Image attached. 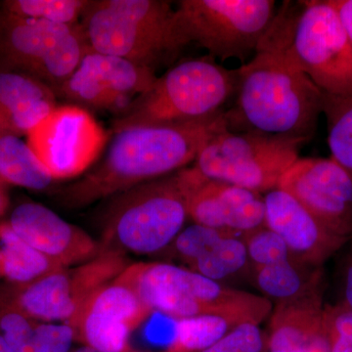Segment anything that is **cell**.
Here are the masks:
<instances>
[{"instance_id": "obj_7", "label": "cell", "mask_w": 352, "mask_h": 352, "mask_svg": "<svg viewBox=\"0 0 352 352\" xmlns=\"http://www.w3.org/2000/svg\"><path fill=\"white\" fill-rule=\"evenodd\" d=\"M188 219L177 171L113 196L106 215L101 250H126L139 254L173 244Z\"/></svg>"}, {"instance_id": "obj_15", "label": "cell", "mask_w": 352, "mask_h": 352, "mask_svg": "<svg viewBox=\"0 0 352 352\" xmlns=\"http://www.w3.org/2000/svg\"><path fill=\"white\" fill-rule=\"evenodd\" d=\"M264 199V226L278 234L292 258L322 266L347 241L322 226L293 196L281 189L271 190Z\"/></svg>"}, {"instance_id": "obj_16", "label": "cell", "mask_w": 352, "mask_h": 352, "mask_svg": "<svg viewBox=\"0 0 352 352\" xmlns=\"http://www.w3.org/2000/svg\"><path fill=\"white\" fill-rule=\"evenodd\" d=\"M242 235L194 223L178 234L173 250L188 270L228 286L239 277L252 279V266Z\"/></svg>"}, {"instance_id": "obj_12", "label": "cell", "mask_w": 352, "mask_h": 352, "mask_svg": "<svg viewBox=\"0 0 352 352\" xmlns=\"http://www.w3.org/2000/svg\"><path fill=\"white\" fill-rule=\"evenodd\" d=\"M108 133L87 109L57 105L28 133V144L51 177H78L92 166L107 145Z\"/></svg>"}, {"instance_id": "obj_28", "label": "cell", "mask_w": 352, "mask_h": 352, "mask_svg": "<svg viewBox=\"0 0 352 352\" xmlns=\"http://www.w3.org/2000/svg\"><path fill=\"white\" fill-rule=\"evenodd\" d=\"M235 327L226 319L210 315L180 319L176 321L170 342L160 352H201Z\"/></svg>"}, {"instance_id": "obj_19", "label": "cell", "mask_w": 352, "mask_h": 352, "mask_svg": "<svg viewBox=\"0 0 352 352\" xmlns=\"http://www.w3.org/2000/svg\"><path fill=\"white\" fill-rule=\"evenodd\" d=\"M52 88L25 74L0 71V136L32 131L57 106Z\"/></svg>"}, {"instance_id": "obj_27", "label": "cell", "mask_w": 352, "mask_h": 352, "mask_svg": "<svg viewBox=\"0 0 352 352\" xmlns=\"http://www.w3.org/2000/svg\"><path fill=\"white\" fill-rule=\"evenodd\" d=\"M78 310L113 315L124 321L131 331L138 328L152 314L133 291L115 280L96 289Z\"/></svg>"}, {"instance_id": "obj_3", "label": "cell", "mask_w": 352, "mask_h": 352, "mask_svg": "<svg viewBox=\"0 0 352 352\" xmlns=\"http://www.w3.org/2000/svg\"><path fill=\"white\" fill-rule=\"evenodd\" d=\"M258 50L281 54L323 94H352V47L330 0L285 2Z\"/></svg>"}, {"instance_id": "obj_11", "label": "cell", "mask_w": 352, "mask_h": 352, "mask_svg": "<svg viewBox=\"0 0 352 352\" xmlns=\"http://www.w3.org/2000/svg\"><path fill=\"white\" fill-rule=\"evenodd\" d=\"M129 265L122 252L101 250L98 256L76 267L23 285L9 305L34 320L66 323L88 296L113 281Z\"/></svg>"}, {"instance_id": "obj_5", "label": "cell", "mask_w": 352, "mask_h": 352, "mask_svg": "<svg viewBox=\"0 0 352 352\" xmlns=\"http://www.w3.org/2000/svg\"><path fill=\"white\" fill-rule=\"evenodd\" d=\"M236 69L214 58L185 60L156 78L113 122V132L138 126L183 124L214 117L235 94Z\"/></svg>"}, {"instance_id": "obj_1", "label": "cell", "mask_w": 352, "mask_h": 352, "mask_svg": "<svg viewBox=\"0 0 352 352\" xmlns=\"http://www.w3.org/2000/svg\"><path fill=\"white\" fill-rule=\"evenodd\" d=\"M226 126L224 112L208 119L126 127L113 132L103 159L87 175L60 192L69 208H82L142 183L183 170L212 134Z\"/></svg>"}, {"instance_id": "obj_17", "label": "cell", "mask_w": 352, "mask_h": 352, "mask_svg": "<svg viewBox=\"0 0 352 352\" xmlns=\"http://www.w3.org/2000/svg\"><path fill=\"white\" fill-rule=\"evenodd\" d=\"M8 223L28 244L66 267L87 263L101 252L85 231L41 204H21Z\"/></svg>"}, {"instance_id": "obj_4", "label": "cell", "mask_w": 352, "mask_h": 352, "mask_svg": "<svg viewBox=\"0 0 352 352\" xmlns=\"http://www.w3.org/2000/svg\"><path fill=\"white\" fill-rule=\"evenodd\" d=\"M115 281L133 291L152 312L176 321L210 315L234 325H259L273 309V303L263 296L217 283L175 264H129Z\"/></svg>"}, {"instance_id": "obj_18", "label": "cell", "mask_w": 352, "mask_h": 352, "mask_svg": "<svg viewBox=\"0 0 352 352\" xmlns=\"http://www.w3.org/2000/svg\"><path fill=\"white\" fill-rule=\"evenodd\" d=\"M323 287L273 305L270 352H329Z\"/></svg>"}, {"instance_id": "obj_35", "label": "cell", "mask_w": 352, "mask_h": 352, "mask_svg": "<svg viewBox=\"0 0 352 352\" xmlns=\"http://www.w3.org/2000/svg\"><path fill=\"white\" fill-rule=\"evenodd\" d=\"M8 206V198H7L6 189L3 187V182L0 180V214H3Z\"/></svg>"}, {"instance_id": "obj_30", "label": "cell", "mask_w": 352, "mask_h": 352, "mask_svg": "<svg viewBox=\"0 0 352 352\" xmlns=\"http://www.w3.org/2000/svg\"><path fill=\"white\" fill-rule=\"evenodd\" d=\"M242 236L252 268L292 258L282 238L265 226L248 231Z\"/></svg>"}, {"instance_id": "obj_14", "label": "cell", "mask_w": 352, "mask_h": 352, "mask_svg": "<svg viewBox=\"0 0 352 352\" xmlns=\"http://www.w3.org/2000/svg\"><path fill=\"white\" fill-rule=\"evenodd\" d=\"M177 175L194 223L239 234L264 226L261 194L206 177L194 168Z\"/></svg>"}, {"instance_id": "obj_32", "label": "cell", "mask_w": 352, "mask_h": 352, "mask_svg": "<svg viewBox=\"0 0 352 352\" xmlns=\"http://www.w3.org/2000/svg\"><path fill=\"white\" fill-rule=\"evenodd\" d=\"M324 323L329 352H352V309L342 303L325 305Z\"/></svg>"}, {"instance_id": "obj_10", "label": "cell", "mask_w": 352, "mask_h": 352, "mask_svg": "<svg viewBox=\"0 0 352 352\" xmlns=\"http://www.w3.org/2000/svg\"><path fill=\"white\" fill-rule=\"evenodd\" d=\"M90 50L82 25L6 15L0 19V58L6 71L31 76L52 88L75 73Z\"/></svg>"}, {"instance_id": "obj_24", "label": "cell", "mask_w": 352, "mask_h": 352, "mask_svg": "<svg viewBox=\"0 0 352 352\" xmlns=\"http://www.w3.org/2000/svg\"><path fill=\"white\" fill-rule=\"evenodd\" d=\"M0 180L38 191L55 182L28 142L11 134L0 136Z\"/></svg>"}, {"instance_id": "obj_23", "label": "cell", "mask_w": 352, "mask_h": 352, "mask_svg": "<svg viewBox=\"0 0 352 352\" xmlns=\"http://www.w3.org/2000/svg\"><path fill=\"white\" fill-rule=\"evenodd\" d=\"M64 268L63 264L28 244L9 223L0 224V275L27 285Z\"/></svg>"}, {"instance_id": "obj_25", "label": "cell", "mask_w": 352, "mask_h": 352, "mask_svg": "<svg viewBox=\"0 0 352 352\" xmlns=\"http://www.w3.org/2000/svg\"><path fill=\"white\" fill-rule=\"evenodd\" d=\"M75 333V340L99 352H138L129 346L131 328L124 321L103 312L78 310L66 322Z\"/></svg>"}, {"instance_id": "obj_36", "label": "cell", "mask_w": 352, "mask_h": 352, "mask_svg": "<svg viewBox=\"0 0 352 352\" xmlns=\"http://www.w3.org/2000/svg\"><path fill=\"white\" fill-rule=\"evenodd\" d=\"M0 352H12L1 335H0Z\"/></svg>"}, {"instance_id": "obj_6", "label": "cell", "mask_w": 352, "mask_h": 352, "mask_svg": "<svg viewBox=\"0 0 352 352\" xmlns=\"http://www.w3.org/2000/svg\"><path fill=\"white\" fill-rule=\"evenodd\" d=\"M170 1L91 0L82 25L90 50L154 69L180 47Z\"/></svg>"}, {"instance_id": "obj_22", "label": "cell", "mask_w": 352, "mask_h": 352, "mask_svg": "<svg viewBox=\"0 0 352 352\" xmlns=\"http://www.w3.org/2000/svg\"><path fill=\"white\" fill-rule=\"evenodd\" d=\"M252 281L273 305L323 287L322 266L288 261L252 268Z\"/></svg>"}, {"instance_id": "obj_21", "label": "cell", "mask_w": 352, "mask_h": 352, "mask_svg": "<svg viewBox=\"0 0 352 352\" xmlns=\"http://www.w3.org/2000/svg\"><path fill=\"white\" fill-rule=\"evenodd\" d=\"M78 67L91 76L104 89L129 103L147 91L157 78L154 69L91 50L83 57Z\"/></svg>"}, {"instance_id": "obj_37", "label": "cell", "mask_w": 352, "mask_h": 352, "mask_svg": "<svg viewBox=\"0 0 352 352\" xmlns=\"http://www.w3.org/2000/svg\"><path fill=\"white\" fill-rule=\"evenodd\" d=\"M69 352H99L97 351H95V349H91V347L85 346L82 347H80V349H75V351H72Z\"/></svg>"}, {"instance_id": "obj_2", "label": "cell", "mask_w": 352, "mask_h": 352, "mask_svg": "<svg viewBox=\"0 0 352 352\" xmlns=\"http://www.w3.org/2000/svg\"><path fill=\"white\" fill-rule=\"evenodd\" d=\"M237 100L224 112L227 129L273 136L314 138L323 92L279 53L258 50L236 69Z\"/></svg>"}, {"instance_id": "obj_13", "label": "cell", "mask_w": 352, "mask_h": 352, "mask_svg": "<svg viewBox=\"0 0 352 352\" xmlns=\"http://www.w3.org/2000/svg\"><path fill=\"white\" fill-rule=\"evenodd\" d=\"M277 188L300 201L331 232L352 239V180L331 157H298Z\"/></svg>"}, {"instance_id": "obj_20", "label": "cell", "mask_w": 352, "mask_h": 352, "mask_svg": "<svg viewBox=\"0 0 352 352\" xmlns=\"http://www.w3.org/2000/svg\"><path fill=\"white\" fill-rule=\"evenodd\" d=\"M0 335L12 352H69L75 340L68 324L34 320L9 305L0 311Z\"/></svg>"}, {"instance_id": "obj_26", "label": "cell", "mask_w": 352, "mask_h": 352, "mask_svg": "<svg viewBox=\"0 0 352 352\" xmlns=\"http://www.w3.org/2000/svg\"><path fill=\"white\" fill-rule=\"evenodd\" d=\"M322 113L327 122L331 159L352 180V94L338 96L323 94Z\"/></svg>"}, {"instance_id": "obj_31", "label": "cell", "mask_w": 352, "mask_h": 352, "mask_svg": "<svg viewBox=\"0 0 352 352\" xmlns=\"http://www.w3.org/2000/svg\"><path fill=\"white\" fill-rule=\"evenodd\" d=\"M201 352H270L268 333L256 324H241Z\"/></svg>"}, {"instance_id": "obj_9", "label": "cell", "mask_w": 352, "mask_h": 352, "mask_svg": "<svg viewBox=\"0 0 352 352\" xmlns=\"http://www.w3.org/2000/svg\"><path fill=\"white\" fill-rule=\"evenodd\" d=\"M307 142L300 138L231 131L223 127L201 146L193 168L206 177L256 193H267L277 188Z\"/></svg>"}, {"instance_id": "obj_34", "label": "cell", "mask_w": 352, "mask_h": 352, "mask_svg": "<svg viewBox=\"0 0 352 352\" xmlns=\"http://www.w3.org/2000/svg\"><path fill=\"white\" fill-rule=\"evenodd\" d=\"M335 7L352 47V0H330Z\"/></svg>"}, {"instance_id": "obj_33", "label": "cell", "mask_w": 352, "mask_h": 352, "mask_svg": "<svg viewBox=\"0 0 352 352\" xmlns=\"http://www.w3.org/2000/svg\"><path fill=\"white\" fill-rule=\"evenodd\" d=\"M340 289H342L340 303L352 309V245L342 263Z\"/></svg>"}, {"instance_id": "obj_29", "label": "cell", "mask_w": 352, "mask_h": 352, "mask_svg": "<svg viewBox=\"0 0 352 352\" xmlns=\"http://www.w3.org/2000/svg\"><path fill=\"white\" fill-rule=\"evenodd\" d=\"M91 0H11L4 2V14L14 17L80 24Z\"/></svg>"}, {"instance_id": "obj_8", "label": "cell", "mask_w": 352, "mask_h": 352, "mask_svg": "<svg viewBox=\"0 0 352 352\" xmlns=\"http://www.w3.org/2000/svg\"><path fill=\"white\" fill-rule=\"evenodd\" d=\"M273 0H182L173 13L180 50L190 43L210 56L244 61L258 50L275 15Z\"/></svg>"}]
</instances>
